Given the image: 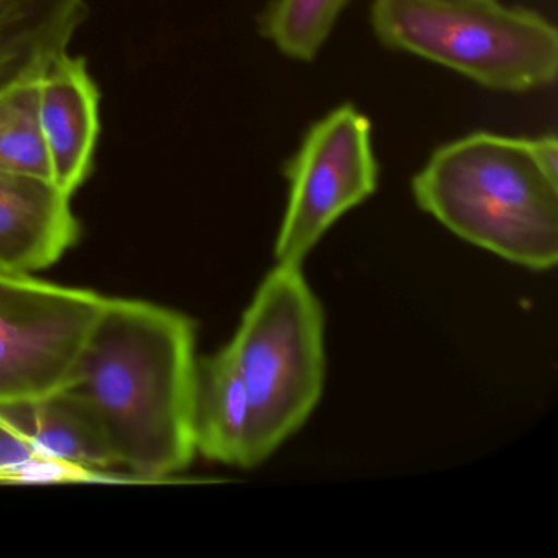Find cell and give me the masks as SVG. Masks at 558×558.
Segmentation results:
<instances>
[{"label":"cell","instance_id":"cell-8","mask_svg":"<svg viewBox=\"0 0 558 558\" xmlns=\"http://www.w3.org/2000/svg\"><path fill=\"white\" fill-rule=\"evenodd\" d=\"M80 236L70 195L45 179L0 172V272L48 269Z\"/></svg>","mask_w":558,"mask_h":558},{"label":"cell","instance_id":"cell-10","mask_svg":"<svg viewBox=\"0 0 558 558\" xmlns=\"http://www.w3.org/2000/svg\"><path fill=\"white\" fill-rule=\"evenodd\" d=\"M87 17L86 0H0V90L44 74Z\"/></svg>","mask_w":558,"mask_h":558},{"label":"cell","instance_id":"cell-7","mask_svg":"<svg viewBox=\"0 0 558 558\" xmlns=\"http://www.w3.org/2000/svg\"><path fill=\"white\" fill-rule=\"evenodd\" d=\"M100 89L84 57L70 51L40 77V123L51 182L73 197L96 171L100 140Z\"/></svg>","mask_w":558,"mask_h":558},{"label":"cell","instance_id":"cell-6","mask_svg":"<svg viewBox=\"0 0 558 558\" xmlns=\"http://www.w3.org/2000/svg\"><path fill=\"white\" fill-rule=\"evenodd\" d=\"M372 122L352 104L310 126L286 166L289 201L277 233V264L302 266L329 228L378 187Z\"/></svg>","mask_w":558,"mask_h":558},{"label":"cell","instance_id":"cell-15","mask_svg":"<svg viewBox=\"0 0 558 558\" xmlns=\"http://www.w3.org/2000/svg\"><path fill=\"white\" fill-rule=\"evenodd\" d=\"M527 148L532 161L547 175L550 181L558 184V140L555 135H542L537 138H527Z\"/></svg>","mask_w":558,"mask_h":558},{"label":"cell","instance_id":"cell-1","mask_svg":"<svg viewBox=\"0 0 558 558\" xmlns=\"http://www.w3.org/2000/svg\"><path fill=\"white\" fill-rule=\"evenodd\" d=\"M197 331L175 310L109 299L63 388L94 417L117 466L136 478L182 472L195 457Z\"/></svg>","mask_w":558,"mask_h":558},{"label":"cell","instance_id":"cell-14","mask_svg":"<svg viewBox=\"0 0 558 558\" xmlns=\"http://www.w3.org/2000/svg\"><path fill=\"white\" fill-rule=\"evenodd\" d=\"M93 478L90 470L45 456L0 417V483H89Z\"/></svg>","mask_w":558,"mask_h":558},{"label":"cell","instance_id":"cell-9","mask_svg":"<svg viewBox=\"0 0 558 558\" xmlns=\"http://www.w3.org/2000/svg\"><path fill=\"white\" fill-rule=\"evenodd\" d=\"M195 453L227 465L253 469V411L246 387L227 349L198 359L192 411Z\"/></svg>","mask_w":558,"mask_h":558},{"label":"cell","instance_id":"cell-4","mask_svg":"<svg viewBox=\"0 0 558 558\" xmlns=\"http://www.w3.org/2000/svg\"><path fill=\"white\" fill-rule=\"evenodd\" d=\"M225 349L250 397L259 465L312 416L325 385V315L302 266L264 277Z\"/></svg>","mask_w":558,"mask_h":558},{"label":"cell","instance_id":"cell-5","mask_svg":"<svg viewBox=\"0 0 558 558\" xmlns=\"http://www.w3.org/2000/svg\"><path fill=\"white\" fill-rule=\"evenodd\" d=\"M106 302L93 290L0 272V407L63 390Z\"/></svg>","mask_w":558,"mask_h":558},{"label":"cell","instance_id":"cell-12","mask_svg":"<svg viewBox=\"0 0 558 558\" xmlns=\"http://www.w3.org/2000/svg\"><path fill=\"white\" fill-rule=\"evenodd\" d=\"M40 76L0 90V172L51 182L40 123Z\"/></svg>","mask_w":558,"mask_h":558},{"label":"cell","instance_id":"cell-3","mask_svg":"<svg viewBox=\"0 0 558 558\" xmlns=\"http://www.w3.org/2000/svg\"><path fill=\"white\" fill-rule=\"evenodd\" d=\"M371 24L385 47L486 89L529 93L557 80V28L529 9L498 0H374Z\"/></svg>","mask_w":558,"mask_h":558},{"label":"cell","instance_id":"cell-11","mask_svg":"<svg viewBox=\"0 0 558 558\" xmlns=\"http://www.w3.org/2000/svg\"><path fill=\"white\" fill-rule=\"evenodd\" d=\"M0 417L24 434L45 456L104 472L116 459L86 408L61 390L50 397L0 407Z\"/></svg>","mask_w":558,"mask_h":558},{"label":"cell","instance_id":"cell-13","mask_svg":"<svg viewBox=\"0 0 558 558\" xmlns=\"http://www.w3.org/2000/svg\"><path fill=\"white\" fill-rule=\"evenodd\" d=\"M349 0H272L259 31L283 57L310 63L328 41Z\"/></svg>","mask_w":558,"mask_h":558},{"label":"cell","instance_id":"cell-2","mask_svg":"<svg viewBox=\"0 0 558 558\" xmlns=\"http://www.w3.org/2000/svg\"><path fill=\"white\" fill-rule=\"evenodd\" d=\"M414 201L460 240L532 270L558 260V184L527 140L476 132L440 146L411 182Z\"/></svg>","mask_w":558,"mask_h":558}]
</instances>
